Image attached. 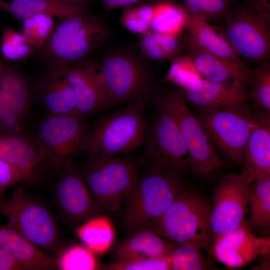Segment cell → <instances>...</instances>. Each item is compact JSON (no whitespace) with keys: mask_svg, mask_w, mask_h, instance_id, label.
<instances>
[{"mask_svg":"<svg viewBox=\"0 0 270 270\" xmlns=\"http://www.w3.org/2000/svg\"><path fill=\"white\" fill-rule=\"evenodd\" d=\"M212 206L209 200L188 188L144 228L178 244L206 248L212 244Z\"/></svg>","mask_w":270,"mask_h":270,"instance_id":"cell-1","label":"cell"},{"mask_svg":"<svg viewBox=\"0 0 270 270\" xmlns=\"http://www.w3.org/2000/svg\"><path fill=\"white\" fill-rule=\"evenodd\" d=\"M184 174L145 168L138 172L124 202L128 232L144 229L187 188Z\"/></svg>","mask_w":270,"mask_h":270,"instance_id":"cell-2","label":"cell"},{"mask_svg":"<svg viewBox=\"0 0 270 270\" xmlns=\"http://www.w3.org/2000/svg\"><path fill=\"white\" fill-rule=\"evenodd\" d=\"M147 103L134 102L101 118L88 130L82 151L108 158L129 154L142 146L148 126Z\"/></svg>","mask_w":270,"mask_h":270,"instance_id":"cell-3","label":"cell"},{"mask_svg":"<svg viewBox=\"0 0 270 270\" xmlns=\"http://www.w3.org/2000/svg\"><path fill=\"white\" fill-rule=\"evenodd\" d=\"M108 36L103 18L86 12L61 20L42 48L49 66H62L86 57Z\"/></svg>","mask_w":270,"mask_h":270,"instance_id":"cell-4","label":"cell"},{"mask_svg":"<svg viewBox=\"0 0 270 270\" xmlns=\"http://www.w3.org/2000/svg\"><path fill=\"white\" fill-rule=\"evenodd\" d=\"M129 50L106 54L100 64L109 105L142 102L148 103L156 94L154 75L143 58Z\"/></svg>","mask_w":270,"mask_h":270,"instance_id":"cell-5","label":"cell"},{"mask_svg":"<svg viewBox=\"0 0 270 270\" xmlns=\"http://www.w3.org/2000/svg\"><path fill=\"white\" fill-rule=\"evenodd\" d=\"M153 100L164 108L176 122L189 152L190 172L198 178L212 180L224 168L226 163L188 107L184 92L176 88L156 93Z\"/></svg>","mask_w":270,"mask_h":270,"instance_id":"cell-6","label":"cell"},{"mask_svg":"<svg viewBox=\"0 0 270 270\" xmlns=\"http://www.w3.org/2000/svg\"><path fill=\"white\" fill-rule=\"evenodd\" d=\"M141 167L140 160L88 155L79 172L101 212H112L123 204Z\"/></svg>","mask_w":270,"mask_h":270,"instance_id":"cell-7","label":"cell"},{"mask_svg":"<svg viewBox=\"0 0 270 270\" xmlns=\"http://www.w3.org/2000/svg\"><path fill=\"white\" fill-rule=\"evenodd\" d=\"M155 112L148 120L140 161L144 168L186 174L190 172L189 152L173 117L154 100Z\"/></svg>","mask_w":270,"mask_h":270,"instance_id":"cell-8","label":"cell"},{"mask_svg":"<svg viewBox=\"0 0 270 270\" xmlns=\"http://www.w3.org/2000/svg\"><path fill=\"white\" fill-rule=\"evenodd\" d=\"M0 214L8 224L40 250L58 253L60 232L48 208L22 187L0 196Z\"/></svg>","mask_w":270,"mask_h":270,"instance_id":"cell-9","label":"cell"},{"mask_svg":"<svg viewBox=\"0 0 270 270\" xmlns=\"http://www.w3.org/2000/svg\"><path fill=\"white\" fill-rule=\"evenodd\" d=\"M194 114L218 154L236 166H244L246 146L256 124L250 114L198 108Z\"/></svg>","mask_w":270,"mask_h":270,"instance_id":"cell-10","label":"cell"},{"mask_svg":"<svg viewBox=\"0 0 270 270\" xmlns=\"http://www.w3.org/2000/svg\"><path fill=\"white\" fill-rule=\"evenodd\" d=\"M222 32L240 58L268 62L270 54V13L236 2L222 21Z\"/></svg>","mask_w":270,"mask_h":270,"instance_id":"cell-11","label":"cell"},{"mask_svg":"<svg viewBox=\"0 0 270 270\" xmlns=\"http://www.w3.org/2000/svg\"><path fill=\"white\" fill-rule=\"evenodd\" d=\"M244 168L238 174L222 176L214 190L210 227L212 240L236 228L244 220L252 184L256 178Z\"/></svg>","mask_w":270,"mask_h":270,"instance_id":"cell-12","label":"cell"},{"mask_svg":"<svg viewBox=\"0 0 270 270\" xmlns=\"http://www.w3.org/2000/svg\"><path fill=\"white\" fill-rule=\"evenodd\" d=\"M60 166L63 172L54 188V202L62 220L74 229L101 212L72 161Z\"/></svg>","mask_w":270,"mask_h":270,"instance_id":"cell-13","label":"cell"},{"mask_svg":"<svg viewBox=\"0 0 270 270\" xmlns=\"http://www.w3.org/2000/svg\"><path fill=\"white\" fill-rule=\"evenodd\" d=\"M88 130L80 116L50 114L40 124L38 138L52 152V164L59 167L82 152Z\"/></svg>","mask_w":270,"mask_h":270,"instance_id":"cell-14","label":"cell"},{"mask_svg":"<svg viewBox=\"0 0 270 270\" xmlns=\"http://www.w3.org/2000/svg\"><path fill=\"white\" fill-rule=\"evenodd\" d=\"M210 246L218 262L228 268H238L269 254L270 238L256 236L244 220L236 228L216 237Z\"/></svg>","mask_w":270,"mask_h":270,"instance_id":"cell-15","label":"cell"},{"mask_svg":"<svg viewBox=\"0 0 270 270\" xmlns=\"http://www.w3.org/2000/svg\"><path fill=\"white\" fill-rule=\"evenodd\" d=\"M60 67L74 88L78 114L85 118L109 105L100 64L86 57Z\"/></svg>","mask_w":270,"mask_h":270,"instance_id":"cell-16","label":"cell"},{"mask_svg":"<svg viewBox=\"0 0 270 270\" xmlns=\"http://www.w3.org/2000/svg\"><path fill=\"white\" fill-rule=\"evenodd\" d=\"M243 82H214L200 78L184 88L186 99L198 108L234 110L250 114L248 89Z\"/></svg>","mask_w":270,"mask_h":270,"instance_id":"cell-17","label":"cell"},{"mask_svg":"<svg viewBox=\"0 0 270 270\" xmlns=\"http://www.w3.org/2000/svg\"><path fill=\"white\" fill-rule=\"evenodd\" d=\"M30 90L24 78L12 70L0 75V133L20 132L29 109Z\"/></svg>","mask_w":270,"mask_h":270,"instance_id":"cell-18","label":"cell"},{"mask_svg":"<svg viewBox=\"0 0 270 270\" xmlns=\"http://www.w3.org/2000/svg\"><path fill=\"white\" fill-rule=\"evenodd\" d=\"M52 156V152L38 137H32L24 131L0 133V160L32 174Z\"/></svg>","mask_w":270,"mask_h":270,"instance_id":"cell-19","label":"cell"},{"mask_svg":"<svg viewBox=\"0 0 270 270\" xmlns=\"http://www.w3.org/2000/svg\"><path fill=\"white\" fill-rule=\"evenodd\" d=\"M190 59L202 76L206 80L218 82H246L250 70L230 60L212 53L189 42Z\"/></svg>","mask_w":270,"mask_h":270,"instance_id":"cell-20","label":"cell"},{"mask_svg":"<svg viewBox=\"0 0 270 270\" xmlns=\"http://www.w3.org/2000/svg\"><path fill=\"white\" fill-rule=\"evenodd\" d=\"M0 246L14 256L25 270H50L56 261L8 223L0 224Z\"/></svg>","mask_w":270,"mask_h":270,"instance_id":"cell-21","label":"cell"},{"mask_svg":"<svg viewBox=\"0 0 270 270\" xmlns=\"http://www.w3.org/2000/svg\"><path fill=\"white\" fill-rule=\"evenodd\" d=\"M178 244L168 242L150 230L142 229L131 234L115 247L116 262L142 258L171 257Z\"/></svg>","mask_w":270,"mask_h":270,"instance_id":"cell-22","label":"cell"},{"mask_svg":"<svg viewBox=\"0 0 270 270\" xmlns=\"http://www.w3.org/2000/svg\"><path fill=\"white\" fill-rule=\"evenodd\" d=\"M183 27L188 32V42L246 67L222 31L217 33L204 18L192 16L184 11Z\"/></svg>","mask_w":270,"mask_h":270,"instance_id":"cell-23","label":"cell"},{"mask_svg":"<svg viewBox=\"0 0 270 270\" xmlns=\"http://www.w3.org/2000/svg\"><path fill=\"white\" fill-rule=\"evenodd\" d=\"M42 86L43 102L50 114L80 116L74 88L61 68L49 66Z\"/></svg>","mask_w":270,"mask_h":270,"instance_id":"cell-24","label":"cell"},{"mask_svg":"<svg viewBox=\"0 0 270 270\" xmlns=\"http://www.w3.org/2000/svg\"><path fill=\"white\" fill-rule=\"evenodd\" d=\"M269 114L255 118L245 148L244 166L257 176L270 174V127Z\"/></svg>","mask_w":270,"mask_h":270,"instance_id":"cell-25","label":"cell"},{"mask_svg":"<svg viewBox=\"0 0 270 270\" xmlns=\"http://www.w3.org/2000/svg\"><path fill=\"white\" fill-rule=\"evenodd\" d=\"M6 12L24 20L34 14H44L60 20L88 12L87 5L56 0H14L7 3Z\"/></svg>","mask_w":270,"mask_h":270,"instance_id":"cell-26","label":"cell"},{"mask_svg":"<svg viewBox=\"0 0 270 270\" xmlns=\"http://www.w3.org/2000/svg\"><path fill=\"white\" fill-rule=\"evenodd\" d=\"M250 216L246 221L252 232L266 234L270 230V174L258 175L249 198Z\"/></svg>","mask_w":270,"mask_h":270,"instance_id":"cell-27","label":"cell"},{"mask_svg":"<svg viewBox=\"0 0 270 270\" xmlns=\"http://www.w3.org/2000/svg\"><path fill=\"white\" fill-rule=\"evenodd\" d=\"M74 230L84 246L96 254L106 252L115 236L110 220L104 216H94Z\"/></svg>","mask_w":270,"mask_h":270,"instance_id":"cell-28","label":"cell"},{"mask_svg":"<svg viewBox=\"0 0 270 270\" xmlns=\"http://www.w3.org/2000/svg\"><path fill=\"white\" fill-rule=\"evenodd\" d=\"M184 11L181 6L168 1L156 2L153 5V16L150 30L163 34L176 35L183 27Z\"/></svg>","mask_w":270,"mask_h":270,"instance_id":"cell-29","label":"cell"},{"mask_svg":"<svg viewBox=\"0 0 270 270\" xmlns=\"http://www.w3.org/2000/svg\"><path fill=\"white\" fill-rule=\"evenodd\" d=\"M181 7L192 16L202 17L208 22H222L236 0H182Z\"/></svg>","mask_w":270,"mask_h":270,"instance_id":"cell-30","label":"cell"},{"mask_svg":"<svg viewBox=\"0 0 270 270\" xmlns=\"http://www.w3.org/2000/svg\"><path fill=\"white\" fill-rule=\"evenodd\" d=\"M172 270H209L218 268L210 258L204 256L200 249L188 244H178L172 256Z\"/></svg>","mask_w":270,"mask_h":270,"instance_id":"cell-31","label":"cell"},{"mask_svg":"<svg viewBox=\"0 0 270 270\" xmlns=\"http://www.w3.org/2000/svg\"><path fill=\"white\" fill-rule=\"evenodd\" d=\"M246 82L251 85L249 96L259 108L270 112V64H262L258 68L250 70Z\"/></svg>","mask_w":270,"mask_h":270,"instance_id":"cell-32","label":"cell"},{"mask_svg":"<svg viewBox=\"0 0 270 270\" xmlns=\"http://www.w3.org/2000/svg\"><path fill=\"white\" fill-rule=\"evenodd\" d=\"M94 253L86 246L74 245L61 252L56 268L62 270H92L98 268Z\"/></svg>","mask_w":270,"mask_h":270,"instance_id":"cell-33","label":"cell"},{"mask_svg":"<svg viewBox=\"0 0 270 270\" xmlns=\"http://www.w3.org/2000/svg\"><path fill=\"white\" fill-rule=\"evenodd\" d=\"M53 16L44 14H34L24 20L22 34L34 48L42 47L54 28Z\"/></svg>","mask_w":270,"mask_h":270,"instance_id":"cell-34","label":"cell"},{"mask_svg":"<svg viewBox=\"0 0 270 270\" xmlns=\"http://www.w3.org/2000/svg\"><path fill=\"white\" fill-rule=\"evenodd\" d=\"M34 48L22 34L11 28H6L3 32L1 50L4 56L9 60H17L29 56Z\"/></svg>","mask_w":270,"mask_h":270,"instance_id":"cell-35","label":"cell"},{"mask_svg":"<svg viewBox=\"0 0 270 270\" xmlns=\"http://www.w3.org/2000/svg\"><path fill=\"white\" fill-rule=\"evenodd\" d=\"M106 270H172L171 257L142 258L106 264Z\"/></svg>","mask_w":270,"mask_h":270,"instance_id":"cell-36","label":"cell"},{"mask_svg":"<svg viewBox=\"0 0 270 270\" xmlns=\"http://www.w3.org/2000/svg\"><path fill=\"white\" fill-rule=\"evenodd\" d=\"M190 58H174L166 78L185 88L192 82L200 78Z\"/></svg>","mask_w":270,"mask_h":270,"instance_id":"cell-37","label":"cell"},{"mask_svg":"<svg viewBox=\"0 0 270 270\" xmlns=\"http://www.w3.org/2000/svg\"><path fill=\"white\" fill-rule=\"evenodd\" d=\"M32 175L25 170L0 160V196L10 187Z\"/></svg>","mask_w":270,"mask_h":270,"instance_id":"cell-38","label":"cell"},{"mask_svg":"<svg viewBox=\"0 0 270 270\" xmlns=\"http://www.w3.org/2000/svg\"><path fill=\"white\" fill-rule=\"evenodd\" d=\"M120 22L126 30L135 34L142 35L150 30V26L141 20L137 7L124 8Z\"/></svg>","mask_w":270,"mask_h":270,"instance_id":"cell-39","label":"cell"},{"mask_svg":"<svg viewBox=\"0 0 270 270\" xmlns=\"http://www.w3.org/2000/svg\"><path fill=\"white\" fill-rule=\"evenodd\" d=\"M154 32L158 46L163 50L167 58H172L178 52L180 42L176 35Z\"/></svg>","mask_w":270,"mask_h":270,"instance_id":"cell-40","label":"cell"},{"mask_svg":"<svg viewBox=\"0 0 270 270\" xmlns=\"http://www.w3.org/2000/svg\"><path fill=\"white\" fill-rule=\"evenodd\" d=\"M0 270H26L10 254L0 246Z\"/></svg>","mask_w":270,"mask_h":270,"instance_id":"cell-41","label":"cell"},{"mask_svg":"<svg viewBox=\"0 0 270 270\" xmlns=\"http://www.w3.org/2000/svg\"><path fill=\"white\" fill-rule=\"evenodd\" d=\"M144 0H102V2L108 10L118 8H126L138 4Z\"/></svg>","mask_w":270,"mask_h":270,"instance_id":"cell-42","label":"cell"},{"mask_svg":"<svg viewBox=\"0 0 270 270\" xmlns=\"http://www.w3.org/2000/svg\"><path fill=\"white\" fill-rule=\"evenodd\" d=\"M138 44L141 52L158 46L154 32L152 30L141 35L139 39Z\"/></svg>","mask_w":270,"mask_h":270,"instance_id":"cell-43","label":"cell"},{"mask_svg":"<svg viewBox=\"0 0 270 270\" xmlns=\"http://www.w3.org/2000/svg\"><path fill=\"white\" fill-rule=\"evenodd\" d=\"M242 2L258 12L270 13V0H243Z\"/></svg>","mask_w":270,"mask_h":270,"instance_id":"cell-44","label":"cell"},{"mask_svg":"<svg viewBox=\"0 0 270 270\" xmlns=\"http://www.w3.org/2000/svg\"><path fill=\"white\" fill-rule=\"evenodd\" d=\"M137 9L141 20L150 26L153 16V5L144 4Z\"/></svg>","mask_w":270,"mask_h":270,"instance_id":"cell-45","label":"cell"},{"mask_svg":"<svg viewBox=\"0 0 270 270\" xmlns=\"http://www.w3.org/2000/svg\"><path fill=\"white\" fill-rule=\"evenodd\" d=\"M142 56L144 58L155 60H163L167 58L163 50L159 46L146 50L142 52Z\"/></svg>","mask_w":270,"mask_h":270,"instance_id":"cell-46","label":"cell"},{"mask_svg":"<svg viewBox=\"0 0 270 270\" xmlns=\"http://www.w3.org/2000/svg\"><path fill=\"white\" fill-rule=\"evenodd\" d=\"M60 2L87 5L92 0H56Z\"/></svg>","mask_w":270,"mask_h":270,"instance_id":"cell-47","label":"cell"},{"mask_svg":"<svg viewBox=\"0 0 270 270\" xmlns=\"http://www.w3.org/2000/svg\"><path fill=\"white\" fill-rule=\"evenodd\" d=\"M2 65L0 63V75L1 74L2 72Z\"/></svg>","mask_w":270,"mask_h":270,"instance_id":"cell-48","label":"cell"},{"mask_svg":"<svg viewBox=\"0 0 270 270\" xmlns=\"http://www.w3.org/2000/svg\"><path fill=\"white\" fill-rule=\"evenodd\" d=\"M153 0L155 1L156 2H160L162 1H164L166 0Z\"/></svg>","mask_w":270,"mask_h":270,"instance_id":"cell-49","label":"cell"}]
</instances>
